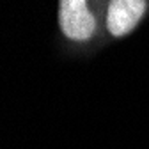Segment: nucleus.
Masks as SVG:
<instances>
[{
    "label": "nucleus",
    "instance_id": "f03ea898",
    "mask_svg": "<svg viewBox=\"0 0 149 149\" xmlns=\"http://www.w3.org/2000/svg\"><path fill=\"white\" fill-rule=\"evenodd\" d=\"M144 0H112L107 11V29L112 36L121 37L132 32L146 13Z\"/></svg>",
    "mask_w": 149,
    "mask_h": 149
},
{
    "label": "nucleus",
    "instance_id": "f257e3e1",
    "mask_svg": "<svg viewBox=\"0 0 149 149\" xmlns=\"http://www.w3.org/2000/svg\"><path fill=\"white\" fill-rule=\"evenodd\" d=\"M59 25L68 39L87 41L96 30V18L85 0H62L59 2Z\"/></svg>",
    "mask_w": 149,
    "mask_h": 149
}]
</instances>
